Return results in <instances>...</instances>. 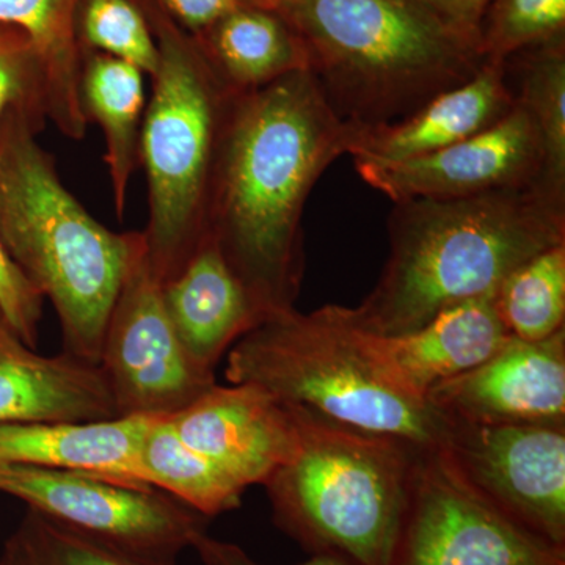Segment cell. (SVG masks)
<instances>
[{
  "instance_id": "cell-1",
  "label": "cell",
  "mask_w": 565,
  "mask_h": 565,
  "mask_svg": "<svg viewBox=\"0 0 565 565\" xmlns=\"http://www.w3.org/2000/svg\"><path fill=\"white\" fill-rule=\"evenodd\" d=\"M356 134L337 117L310 70L230 98L204 239L217 245L264 318L296 307L305 206L323 172L351 152Z\"/></svg>"
},
{
  "instance_id": "cell-2",
  "label": "cell",
  "mask_w": 565,
  "mask_h": 565,
  "mask_svg": "<svg viewBox=\"0 0 565 565\" xmlns=\"http://www.w3.org/2000/svg\"><path fill=\"white\" fill-rule=\"evenodd\" d=\"M390 255L349 321L373 334L419 329L451 305L490 296L527 259L565 244V204L539 188L394 203Z\"/></svg>"
},
{
  "instance_id": "cell-3",
  "label": "cell",
  "mask_w": 565,
  "mask_h": 565,
  "mask_svg": "<svg viewBox=\"0 0 565 565\" xmlns=\"http://www.w3.org/2000/svg\"><path fill=\"white\" fill-rule=\"evenodd\" d=\"M338 118L367 131L405 120L484 66L481 41L419 0H281Z\"/></svg>"
},
{
  "instance_id": "cell-4",
  "label": "cell",
  "mask_w": 565,
  "mask_h": 565,
  "mask_svg": "<svg viewBox=\"0 0 565 565\" xmlns=\"http://www.w3.org/2000/svg\"><path fill=\"white\" fill-rule=\"evenodd\" d=\"M24 118L0 122V244L61 322L63 352L99 364L104 332L141 232L117 233L63 184Z\"/></svg>"
},
{
  "instance_id": "cell-5",
  "label": "cell",
  "mask_w": 565,
  "mask_h": 565,
  "mask_svg": "<svg viewBox=\"0 0 565 565\" xmlns=\"http://www.w3.org/2000/svg\"><path fill=\"white\" fill-rule=\"evenodd\" d=\"M299 446L266 482L275 525L310 555L388 565L424 446L291 405Z\"/></svg>"
},
{
  "instance_id": "cell-6",
  "label": "cell",
  "mask_w": 565,
  "mask_h": 565,
  "mask_svg": "<svg viewBox=\"0 0 565 565\" xmlns=\"http://www.w3.org/2000/svg\"><path fill=\"white\" fill-rule=\"evenodd\" d=\"M158 44L145 110L140 166L147 173L148 262L159 281L174 277L206 236V206L226 107L233 93L195 36L156 0H136Z\"/></svg>"
},
{
  "instance_id": "cell-7",
  "label": "cell",
  "mask_w": 565,
  "mask_h": 565,
  "mask_svg": "<svg viewBox=\"0 0 565 565\" xmlns=\"http://www.w3.org/2000/svg\"><path fill=\"white\" fill-rule=\"evenodd\" d=\"M225 377L258 386L282 404L424 448L437 449L444 435V416L386 384L367 362L338 305L267 316L226 352Z\"/></svg>"
},
{
  "instance_id": "cell-8",
  "label": "cell",
  "mask_w": 565,
  "mask_h": 565,
  "mask_svg": "<svg viewBox=\"0 0 565 565\" xmlns=\"http://www.w3.org/2000/svg\"><path fill=\"white\" fill-rule=\"evenodd\" d=\"M0 493L77 533L167 564L206 533V516L169 493L85 471L0 465Z\"/></svg>"
},
{
  "instance_id": "cell-9",
  "label": "cell",
  "mask_w": 565,
  "mask_h": 565,
  "mask_svg": "<svg viewBox=\"0 0 565 565\" xmlns=\"http://www.w3.org/2000/svg\"><path fill=\"white\" fill-rule=\"evenodd\" d=\"M441 416L437 449L465 484L523 530L565 548V426Z\"/></svg>"
},
{
  "instance_id": "cell-10",
  "label": "cell",
  "mask_w": 565,
  "mask_h": 565,
  "mask_svg": "<svg viewBox=\"0 0 565 565\" xmlns=\"http://www.w3.org/2000/svg\"><path fill=\"white\" fill-rule=\"evenodd\" d=\"M388 565H565V548L482 500L438 449H423Z\"/></svg>"
},
{
  "instance_id": "cell-11",
  "label": "cell",
  "mask_w": 565,
  "mask_h": 565,
  "mask_svg": "<svg viewBox=\"0 0 565 565\" xmlns=\"http://www.w3.org/2000/svg\"><path fill=\"white\" fill-rule=\"evenodd\" d=\"M99 367L117 416H170L192 404L215 382L185 351L162 300L147 245L134 258L104 332Z\"/></svg>"
},
{
  "instance_id": "cell-12",
  "label": "cell",
  "mask_w": 565,
  "mask_h": 565,
  "mask_svg": "<svg viewBox=\"0 0 565 565\" xmlns=\"http://www.w3.org/2000/svg\"><path fill=\"white\" fill-rule=\"evenodd\" d=\"M355 169L367 185L393 203L462 199L509 189H541L544 152L534 121L516 103L497 125L441 150L397 162H355Z\"/></svg>"
},
{
  "instance_id": "cell-13",
  "label": "cell",
  "mask_w": 565,
  "mask_h": 565,
  "mask_svg": "<svg viewBox=\"0 0 565 565\" xmlns=\"http://www.w3.org/2000/svg\"><path fill=\"white\" fill-rule=\"evenodd\" d=\"M426 403L460 422L565 426V330L542 341L511 337L484 363L430 390Z\"/></svg>"
},
{
  "instance_id": "cell-14",
  "label": "cell",
  "mask_w": 565,
  "mask_h": 565,
  "mask_svg": "<svg viewBox=\"0 0 565 565\" xmlns=\"http://www.w3.org/2000/svg\"><path fill=\"white\" fill-rule=\"evenodd\" d=\"M185 445L248 489L264 486L299 446L291 407L248 384H215L169 416Z\"/></svg>"
},
{
  "instance_id": "cell-15",
  "label": "cell",
  "mask_w": 565,
  "mask_h": 565,
  "mask_svg": "<svg viewBox=\"0 0 565 565\" xmlns=\"http://www.w3.org/2000/svg\"><path fill=\"white\" fill-rule=\"evenodd\" d=\"M493 296L451 305L419 329L390 337L363 332L345 319L363 355L386 384L426 403L435 386L484 363L511 340Z\"/></svg>"
},
{
  "instance_id": "cell-16",
  "label": "cell",
  "mask_w": 565,
  "mask_h": 565,
  "mask_svg": "<svg viewBox=\"0 0 565 565\" xmlns=\"http://www.w3.org/2000/svg\"><path fill=\"white\" fill-rule=\"evenodd\" d=\"M110 418L117 411L99 364L41 355L0 319V424Z\"/></svg>"
},
{
  "instance_id": "cell-17",
  "label": "cell",
  "mask_w": 565,
  "mask_h": 565,
  "mask_svg": "<svg viewBox=\"0 0 565 565\" xmlns=\"http://www.w3.org/2000/svg\"><path fill=\"white\" fill-rule=\"evenodd\" d=\"M505 62L487 58L470 81L440 93L411 117L394 125L359 131L355 162H397L430 154L486 131L515 109Z\"/></svg>"
},
{
  "instance_id": "cell-18",
  "label": "cell",
  "mask_w": 565,
  "mask_h": 565,
  "mask_svg": "<svg viewBox=\"0 0 565 565\" xmlns=\"http://www.w3.org/2000/svg\"><path fill=\"white\" fill-rule=\"evenodd\" d=\"M159 418L0 424V465L85 471L150 487L141 473L140 451L145 435Z\"/></svg>"
},
{
  "instance_id": "cell-19",
  "label": "cell",
  "mask_w": 565,
  "mask_h": 565,
  "mask_svg": "<svg viewBox=\"0 0 565 565\" xmlns=\"http://www.w3.org/2000/svg\"><path fill=\"white\" fill-rule=\"evenodd\" d=\"M162 300L185 351L214 371L264 315L217 245L204 239L180 273L162 282Z\"/></svg>"
},
{
  "instance_id": "cell-20",
  "label": "cell",
  "mask_w": 565,
  "mask_h": 565,
  "mask_svg": "<svg viewBox=\"0 0 565 565\" xmlns=\"http://www.w3.org/2000/svg\"><path fill=\"white\" fill-rule=\"evenodd\" d=\"M193 36L232 93L256 90L292 71L308 70L302 41L270 7H237Z\"/></svg>"
},
{
  "instance_id": "cell-21",
  "label": "cell",
  "mask_w": 565,
  "mask_h": 565,
  "mask_svg": "<svg viewBox=\"0 0 565 565\" xmlns=\"http://www.w3.org/2000/svg\"><path fill=\"white\" fill-rule=\"evenodd\" d=\"M143 71L102 52L82 51L81 104L88 125L102 129L111 199L125 215L129 185L140 167V140L147 110Z\"/></svg>"
},
{
  "instance_id": "cell-22",
  "label": "cell",
  "mask_w": 565,
  "mask_h": 565,
  "mask_svg": "<svg viewBox=\"0 0 565 565\" xmlns=\"http://www.w3.org/2000/svg\"><path fill=\"white\" fill-rule=\"evenodd\" d=\"M79 6L81 0H0V24L21 29L43 62L50 122L76 141L84 139L88 128L81 104Z\"/></svg>"
},
{
  "instance_id": "cell-23",
  "label": "cell",
  "mask_w": 565,
  "mask_h": 565,
  "mask_svg": "<svg viewBox=\"0 0 565 565\" xmlns=\"http://www.w3.org/2000/svg\"><path fill=\"white\" fill-rule=\"evenodd\" d=\"M515 102L530 114L544 152L541 189L565 204V36L505 61Z\"/></svg>"
},
{
  "instance_id": "cell-24",
  "label": "cell",
  "mask_w": 565,
  "mask_h": 565,
  "mask_svg": "<svg viewBox=\"0 0 565 565\" xmlns=\"http://www.w3.org/2000/svg\"><path fill=\"white\" fill-rule=\"evenodd\" d=\"M143 481L206 519L239 508L245 487L174 433L169 416L152 424L140 451Z\"/></svg>"
},
{
  "instance_id": "cell-25",
  "label": "cell",
  "mask_w": 565,
  "mask_h": 565,
  "mask_svg": "<svg viewBox=\"0 0 565 565\" xmlns=\"http://www.w3.org/2000/svg\"><path fill=\"white\" fill-rule=\"evenodd\" d=\"M493 300L505 329L520 340L542 341L565 330V244L512 270Z\"/></svg>"
},
{
  "instance_id": "cell-26",
  "label": "cell",
  "mask_w": 565,
  "mask_h": 565,
  "mask_svg": "<svg viewBox=\"0 0 565 565\" xmlns=\"http://www.w3.org/2000/svg\"><path fill=\"white\" fill-rule=\"evenodd\" d=\"M0 565H174L126 552L28 508L0 550Z\"/></svg>"
},
{
  "instance_id": "cell-27",
  "label": "cell",
  "mask_w": 565,
  "mask_h": 565,
  "mask_svg": "<svg viewBox=\"0 0 565 565\" xmlns=\"http://www.w3.org/2000/svg\"><path fill=\"white\" fill-rule=\"evenodd\" d=\"M76 29L81 52L120 58L150 77L158 68V44L136 0H81Z\"/></svg>"
},
{
  "instance_id": "cell-28",
  "label": "cell",
  "mask_w": 565,
  "mask_h": 565,
  "mask_svg": "<svg viewBox=\"0 0 565 565\" xmlns=\"http://www.w3.org/2000/svg\"><path fill=\"white\" fill-rule=\"evenodd\" d=\"M561 36L565 0H492L479 31L486 57L500 62Z\"/></svg>"
},
{
  "instance_id": "cell-29",
  "label": "cell",
  "mask_w": 565,
  "mask_h": 565,
  "mask_svg": "<svg viewBox=\"0 0 565 565\" xmlns=\"http://www.w3.org/2000/svg\"><path fill=\"white\" fill-rule=\"evenodd\" d=\"M24 118L43 131L50 122L46 73L32 40L0 24V122Z\"/></svg>"
},
{
  "instance_id": "cell-30",
  "label": "cell",
  "mask_w": 565,
  "mask_h": 565,
  "mask_svg": "<svg viewBox=\"0 0 565 565\" xmlns=\"http://www.w3.org/2000/svg\"><path fill=\"white\" fill-rule=\"evenodd\" d=\"M44 297L22 275L0 244V313L25 344L35 349Z\"/></svg>"
},
{
  "instance_id": "cell-31",
  "label": "cell",
  "mask_w": 565,
  "mask_h": 565,
  "mask_svg": "<svg viewBox=\"0 0 565 565\" xmlns=\"http://www.w3.org/2000/svg\"><path fill=\"white\" fill-rule=\"evenodd\" d=\"M193 550L203 565H266L253 559L244 548L232 542L218 541L207 533L200 534L193 542ZM297 565H359L349 557L334 555V553H318L310 559Z\"/></svg>"
},
{
  "instance_id": "cell-32",
  "label": "cell",
  "mask_w": 565,
  "mask_h": 565,
  "mask_svg": "<svg viewBox=\"0 0 565 565\" xmlns=\"http://www.w3.org/2000/svg\"><path fill=\"white\" fill-rule=\"evenodd\" d=\"M184 31H204L212 22L221 20L237 7L253 3L252 0H156Z\"/></svg>"
},
{
  "instance_id": "cell-33",
  "label": "cell",
  "mask_w": 565,
  "mask_h": 565,
  "mask_svg": "<svg viewBox=\"0 0 565 565\" xmlns=\"http://www.w3.org/2000/svg\"><path fill=\"white\" fill-rule=\"evenodd\" d=\"M457 31L479 39L482 20L492 0H419Z\"/></svg>"
},
{
  "instance_id": "cell-34",
  "label": "cell",
  "mask_w": 565,
  "mask_h": 565,
  "mask_svg": "<svg viewBox=\"0 0 565 565\" xmlns=\"http://www.w3.org/2000/svg\"><path fill=\"white\" fill-rule=\"evenodd\" d=\"M255 6L270 7V9H275L281 0H252Z\"/></svg>"
},
{
  "instance_id": "cell-35",
  "label": "cell",
  "mask_w": 565,
  "mask_h": 565,
  "mask_svg": "<svg viewBox=\"0 0 565 565\" xmlns=\"http://www.w3.org/2000/svg\"><path fill=\"white\" fill-rule=\"evenodd\" d=\"M0 319H3V318H2V313H0Z\"/></svg>"
}]
</instances>
